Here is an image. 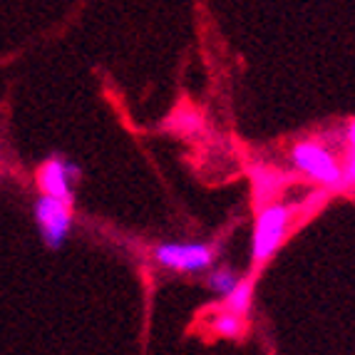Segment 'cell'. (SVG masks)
<instances>
[{
  "label": "cell",
  "instance_id": "cell-7",
  "mask_svg": "<svg viewBox=\"0 0 355 355\" xmlns=\"http://www.w3.org/2000/svg\"><path fill=\"white\" fill-rule=\"evenodd\" d=\"M254 293H256V276H246V279H241L226 293L221 308H229L234 313L249 315L251 306H254Z\"/></svg>",
  "mask_w": 355,
  "mask_h": 355
},
{
  "label": "cell",
  "instance_id": "cell-9",
  "mask_svg": "<svg viewBox=\"0 0 355 355\" xmlns=\"http://www.w3.org/2000/svg\"><path fill=\"white\" fill-rule=\"evenodd\" d=\"M345 142H348V149H345V157H343V179L345 184L355 187V119L348 122Z\"/></svg>",
  "mask_w": 355,
  "mask_h": 355
},
{
  "label": "cell",
  "instance_id": "cell-2",
  "mask_svg": "<svg viewBox=\"0 0 355 355\" xmlns=\"http://www.w3.org/2000/svg\"><path fill=\"white\" fill-rule=\"evenodd\" d=\"M291 164L296 172H301L313 184H320L326 189H338L343 187V162L338 159V154L320 139H301L291 147L288 154Z\"/></svg>",
  "mask_w": 355,
  "mask_h": 355
},
{
  "label": "cell",
  "instance_id": "cell-1",
  "mask_svg": "<svg viewBox=\"0 0 355 355\" xmlns=\"http://www.w3.org/2000/svg\"><path fill=\"white\" fill-rule=\"evenodd\" d=\"M296 204L273 202L256 214L254 236H251V268L261 271L273 256L279 254L281 243L288 236L293 219H296Z\"/></svg>",
  "mask_w": 355,
  "mask_h": 355
},
{
  "label": "cell",
  "instance_id": "cell-8",
  "mask_svg": "<svg viewBox=\"0 0 355 355\" xmlns=\"http://www.w3.org/2000/svg\"><path fill=\"white\" fill-rule=\"evenodd\" d=\"M239 281H241V276L229 266H211L207 271V286L214 291V293H219L221 298H224Z\"/></svg>",
  "mask_w": 355,
  "mask_h": 355
},
{
  "label": "cell",
  "instance_id": "cell-4",
  "mask_svg": "<svg viewBox=\"0 0 355 355\" xmlns=\"http://www.w3.org/2000/svg\"><path fill=\"white\" fill-rule=\"evenodd\" d=\"M33 219H35L37 234L48 249L58 251L70 239L75 226V204L58 199V196L40 194L33 204Z\"/></svg>",
  "mask_w": 355,
  "mask_h": 355
},
{
  "label": "cell",
  "instance_id": "cell-5",
  "mask_svg": "<svg viewBox=\"0 0 355 355\" xmlns=\"http://www.w3.org/2000/svg\"><path fill=\"white\" fill-rule=\"evenodd\" d=\"M83 179V169L72 159L62 157V154H53L37 166L35 182L40 187V194L58 196L65 202L75 204V187Z\"/></svg>",
  "mask_w": 355,
  "mask_h": 355
},
{
  "label": "cell",
  "instance_id": "cell-6",
  "mask_svg": "<svg viewBox=\"0 0 355 355\" xmlns=\"http://www.w3.org/2000/svg\"><path fill=\"white\" fill-rule=\"evenodd\" d=\"M211 331L214 336L226 338V340H241L249 331V323H246V315L234 313L229 308H221V313L214 315L211 320Z\"/></svg>",
  "mask_w": 355,
  "mask_h": 355
},
{
  "label": "cell",
  "instance_id": "cell-3",
  "mask_svg": "<svg viewBox=\"0 0 355 355\" xmlns=\"http://www.w3.org/2000/svg\"><path fill=\"white\" fill-rule=\"evenodd\" d=\"M216 254H219L216 243H202V241H189V243L166 241V243H157L152 249L157 266L174 273H184V276L209 271L214 266V261H216Z\"/></svg>",
  "mask_w": 355,
  "mask_h": 355
}]
</instances>
